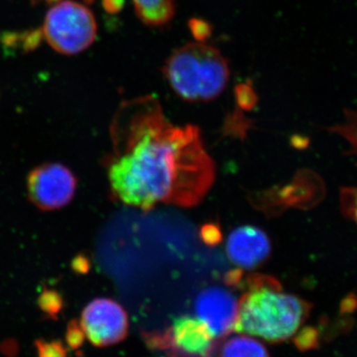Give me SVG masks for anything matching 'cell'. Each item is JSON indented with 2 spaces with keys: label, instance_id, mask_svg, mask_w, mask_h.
<instances>
[{
  "label": "cell",
  "instance_id": "ba28073f",
  "mask_svg": "<svg viewBox=\"0 0 357 357\" xmlns=\"http://www.w3.org/2000/svg\"><path fill=\"white\" fill-rule=\"evenodd\" d=\"M239 301L229 291L218 286L204 289L195 303L197 318L206 326L215 340L234 332Z\"/></svg>",
  "mask_w": 357,
  "mask_h": 357
},
{
  "label": "cell",
  "instance_id": "6da1fadb",
  "mask_svg": "<svg viewBox=\"0 0 357 357\" xmlns=\"http://www.w3.org/2000/svg\"><path fill=\"white\" fill-rule=\"evenodd\" d=\"M109 168L112 191L143 211L157 204L197 206L215 182L213 159L197 126H174L155 96L124 105Z\"/></svg>",
  "mask_w": 357,
  "mask_h": 357
},
{
  "label": "cell",
  "instance_id": "ac0fdd59",
  "mask_svg": "<svg viewBox=\"0 0 357 357\" xmlns=\"http://www.w3.org/2000/svg\"><path fill=\"white\" fill-rule=\"evenodd\" d=\"M237 96H238L239 103L244 109H248L255 105V93L248 86H239L237 89Z\"/></svg>",
  "mask_w": 357,
  "mask_h": 357
},
{
  "label": "cell",
  "instance_id": "8992f818",
  "mask_svg": "<svg viewBox=\"0 0 357 357\" xmlns=\"http://www.w3.org/2000/svg\"><path fill=\"white\" fill-rule=\"evenodd\" d=\"M77 178L67 167L45 164L34 169L27 178L28 196L42 211H54L67 206L74 198Z\"/></svg>",
  "mask_w": 357,
  "mask_h": 357
},
{
  "label": "cell",
  "instance_id": "7a4b0ae2",
  "mask_svg": "<svg viewBox=\"0 0 357 357\" xmlns=\"http://www.w3.org/2000/svg\"><path fill=\"white\" fill-rule=\"evenodd\" d=\"M311 312L309 303L282 292L270 277H251L239 300L234 332L248 333L269 342H282L296 335Z\"/></svg>",
  "mask_w": 357,
  "mask_h": 357
},
{
  "label": "cell",
  "instance_id": "9a60e30c",
  "mask_svg": "<svg viewBox=\"0 0 357 357\" xmlns=\"http://www.w3.org/2000/svg\"><path fill=\"white\" fill-rule=\"evenodd\" d=\"M40 356H65L64 347L60 342H37Z\"/></svg>",
  "mask_w": 357,
  "mask_h": 357
},
{
  "label": "cell",
  "instance_id": "4fadbf2b",
  "mask_svg": "<svg viewBox=\"0 0 357 357\" xmlns=\"http://www.w3.org/2000/svg\"><path fill=\"white\" fill-rule=\"evenodd\" d=\"M342 206L344 215L354 220L357 225V188L342 191Z\"/></svg>",
  "mask_w": 357,
  "mask_h": 357
},
{
  "label": "cell",
  "instance_id": "277c9868",
  "mask_svg": "<svg viewBox=\"0 0 357 357\" xmlns=\"http://www.w3.org/2000/svg\"><path fill=\"white\" fill-rule=\"evenodd\" d=\"M44 35L59 53L75 55L95 41V17L83 4L70 0L61 2L47 14Z\"/></svg>",
  "mask_w": 357,
  "mask_h": 357
},
{
  "label": "cell",
  "instance_id": "8fae6325",
  "mask_svg": "<svg viewBox=\"0 0 357 357\" xmlns=\"http://www.w3.org/2000/svg\"><path fill=\"white\" fill-rule=\"evenodd\" d=\"M220 356H268L266 347L249 337L238 335L229 338L220 347Z\"/></svg>",
  "mask_w": 357,
  "mask_h": 357
},
{
  "label": "cell",
  "instance_id": "9c48e42d",
  "mask_svg": "<svg viewBox=\"0 0 357 357\" xmlns=\"http://www.w3.org/2000/svg\"><path fill=\"white\" fill-rule=\"evenodd\" d=\"M227 252L234 264L251 269L269 257L271 245L269 238L261 229L244 225L237 227L229 234Z\"/></svg>",
  "mask_w": 357,
  "mask_h": 357
},
{
  "label": "cell",
  "instance_id": "e0dca14e",
  "mask_svg": "<svg viewBox=\"0 0 357 357\" xmlns=\"http://www.w3.org/2000/svg\"><path fill=\"white\" fill-rule=\"evenodd\" d=\"M191 28L192 34L199 41H204L211 34L210 26L203 20H192L191 21Z\"/></svg>",
  "mask_w": 357,
  "mask_h": 357
},
{
  "label": "cell",
  "instance_id": "30bf717a",
  "mask_svg": "<svg viewBox=\"0 0 357 357\" xmlns=\"http://www.w3.org/2000/svg\"><path fill=\"white\" fill-rule=\"evenodd\" d=\"M136 13L145 24L163 26L175 14V0H132Z\"/></svg>",
  "mask_w": 357,
  "mask_h": 357
},
{
  "label": "cell",
  "instance_id": "3957f363",
  "mask_svg": "<svg viewBox=\"0 0 357 357\" xmlns=\"http://www.w3.org/2000/svg\"><path fill=\"white\" fill-rule=\"evenodd\" d=\"M163 73L176 95L185 102H198L222 95L230 70L229 61L217 48L199 42L174 51Z\"/></svg>",
  "mask_w": 357,
  "mask_h": 357
},
{
  "label": "cell",
  "instance_id": "52a82bcc",
  "mask_svg": "<svg viewBox=\"0 0 357 357\" xmlns=\"http://www.w3.org/2000/svg\"><path fill=\"white\" fill-rule=\"evenodd\" d=\"M84 335L96 347H109L128 335V317L121 304L107 298L89 303L82 314Z\"/></svg>",
  "mask_w": 357,
  "mask_h": 357
},
{
  "label": "cell",
  "instance_id": "d6986e66",
  "mask_svg": "<svg viewBox=\"0 0 357 357\" xmlns=\"http://www.w3.org/2000/svg\"><path fill=\"white\" fill-rule=\"evenodd\" d=\"M202 236H203L204 241L208 244H217L222 239L220 229H218L213 225H208L204 227L203 230H202Z\"/></svg>",
  "mask_w": 357,
  "mask_h": 357
},
{
  "label": "cell",
  "instance_id": "5bb4252c",
  "mask_svg": "<svg viewBox=\"0 0 357 357\" xmlns=\"http://www.w3.org/2000/svg\"><path fill=\"white\" fill-rule=\"evenodd\" d=\"M295 344L301 349H309L317 344V332L314 328H304L295 338Z\"/></svg>",
  "mask_w": 357,
  "mask_h": 357
},
{
  "label": "cell",
  "instance_id": "ffe728a7",
  "mask_svg": "<svg viewBox=\"0 0 357 357\" xmlns=\"http://www.w3.org/2000/svg\"><path fill=\"white\" fill-rule=\"evenodd\" d=\"M121 0H105V7L110 13L119 10L121 8Z\"/></svg>",
  "mask_w": 357,
  "mask_h": 357
},
{
  "label": "cell",
  "instance_id": "7c38bea8",
  "mask_svg": "<svg viewBox=\"0 0 357 357\" xmlns=\"http://www.w3.org/2000/svg\"><path fill=\"white\" fill-rule=\"evenodd\" d=\"M345 123L326 128L328 131L340 134L352 145L349 154L357 155V110L344 109Z\"/></svg>",
  "mask_w": 357,
  "mask_h": 357
},
{
  "label": "cell",
  "instance_id": "2e32d148",
  "mask_svg": "<svg viewBox=\"0 0 357 357\" xmlns=\"http://www.w3.org/2000/svg\"><path fill=\"white\" fill-rule=\"evenodd\" d=\"M84 331L82 328L81 325L73 321L72 325L69 326V331H68V342L73 349H77L84 342Z\"/></svg>",
  "mask_w": 357,
  "mask_h": 357
},
{
  "label": "cell",
  "instance_id": "5b68a950",
  "mask_svg": "<svg viewBox=\"0 0 357 357\" xmlns=\"http://www.w3.org/2000/svg\"><path fill=\"white\" fill-rule=\"evenodd\" d=\"M152 349L172 356H208L215 352V338L198 318L183 316L174 319L165 332L145 335Z\"/></svg>",
  "mask_w": 357,
  "mask_h": 357
}]
</instances>
